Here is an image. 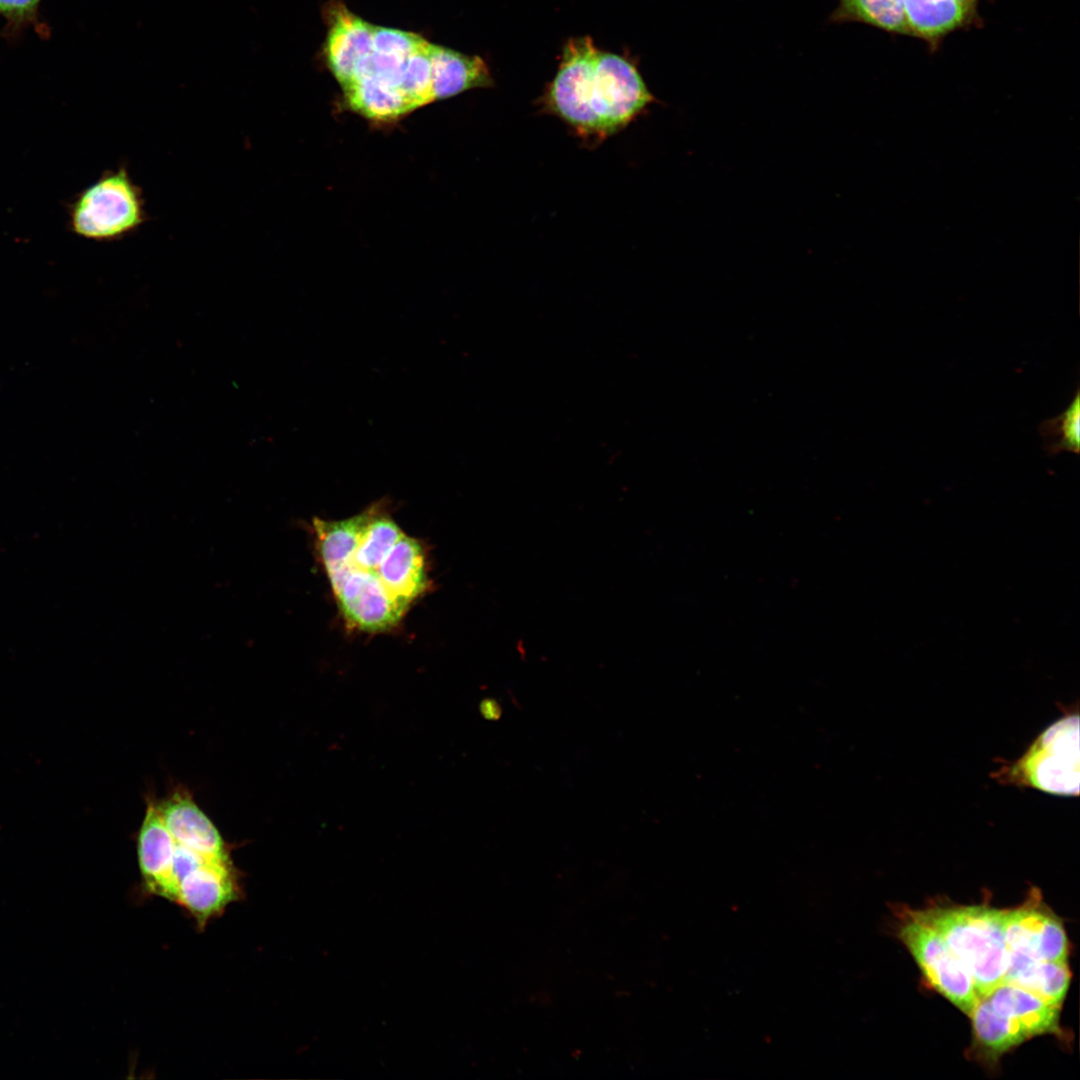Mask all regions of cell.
I'll list each match as a JSON object with an SVG mask.
<instances>
[{
	"label": "cell",
	"mask_w": 1080,
	"mask_h": 1080,
	"mask_svg": "<svg viewBox=\"0 0 1080 1080\" xmlns=\"http://www.w3.org/2000/svg\"><path fill=\"white\" fill-rule=\"evenodd\" d=\"M1039 433L1048 455L1060 452L1079 453L1080 448V394H1076L1067 408L1059 415L1043 421Z\"/></svg>",
	"instance_id": "obj_19"
},
{
	"label": "cell",
	"mask_w": 1080,
	"mask_h": 1080,
	"mask_svg": "<svg viewBox=\"0 0 1080 1080\" xmlns=\"http://www.w3.org/2000/svg\"><path fill=\"white\" fill-rule=\"evenodd\" d=\"M175 843L163 823L155 800L149 799L137 838L139 867L146 888L172 901L175 900L172 880Z\"/></svg>",
	"instance_id": "obj_11"
},
{
	"label": "cell",
	"mask_w": 1080,
	"mask_h": 1080,
	"mask_svg": "<svg viewBox=\"0 0 1080 1080\" xmlns=\"http://www.w3.org/2000/svg\"><path fill=\"white\" fill-rule=\"evenodd\" d=\"M42 0H0V15L6 20L4 33L15 36L23 29L34 26L42 36L47 34L46 26L39 20V7Z\"/></svg>",
	"instance_id": "obj_21"
},
{
	"label": "cell",
	"mask_w": 1080,
	"mask_h": 1080,
	"mask_svg": "<svg viewBox=\"0 0 1080 1080\" xmlns=\"http://www.w3.org/2000/svg\"><path fill=\"white\" fill-rule=\"evenodd\" d=\"M1003 983H1009L1061 1007L1067 994L1071 972L1067 962L1039 961L1008 951Z\"/></svg>",
	"instance_id": "obj_14"
},
{
	"label": "cell",
	"mask_w": 1080,
	"mask_h": 1080,
	"mask_svg": "<svg viewBox=\"0 0 1080 1080\" xmlns=\"http://www.w3.org/2000/svg\"><path fill=\"white\" fill-rule=\"evenodd\" d=\"M430 61L433 101L494 84L487 63L479 56L431 43Z\"/></svg>",
	"instance_id": "obj_13"
},
{
	"label": "cell",
	"mask_w": 1080,
	"mask_h": 1080,
	"mask_svg": "<svg viewBox=\"0 0 1080 1080\" xmlns=\"http://www.w3.org/2000/svg\"><path fill=\"white\" fill-rule=\"evenodd\" d=\"M985 998L996 1012L1017 1020L1032 1037L1062 1034L1059 1023L1061 1007L1048 1004L1025 989L1001 983Z\"/></svg>",
	"instance_id": "obj_15"
},
{
	"label": "cell",
	"mask_w": 1080,
	"mask_h": 1080,
	"mask_svg": "<svg viewBox=\"0 0 1080 1080\" xmlns=\"http://www.w3.org/2000/svg\"><path fill=\"white\" fill-rule=\"evenodd\" d=\"M832 23L857 22L888 33L907 35L904 0H838Z\"/></svg>",
	"instance_id": "obj_18"
},
{
	"label": "cell",
	"mask_w": 1080,
	"mask_h": 1080,
	"mask_svg": "<svg viewBox=\"0 0 1080 1080\" xmlns=\"http://www.w3.org/2000/svg\"><path fill=\"white\" fill-rule=\"evenodd\" d=\"M342 90L346 106L375 123H392L414 111L397 87L372 76L358 78Z\"/></svg>",
	"instance_id": "obj_17"
},
{
	"label": "cell",
	"mask_w": 1080,
	"mask_h": 1080,
	"mask_svg": "<svg viewBox=\"0 0 1080 1080\" xmlns=\"http://www.w3.org/2000/svg\"><path fill=\"white\" fill-rule=\"evenodd\" d=\"M141 188L125 166L104 172L80 191L68 208L71 232L96 242L122 240L146 221Z\"/></svg>",
	"instance_id": "obj_4"
},
{
	"label": "cell",
	"mask_w": 1080,
	"mask_h": 1080,
	"mask_svg": "<svg viewBox=\"0 0 1080 1080\" xmlns=\"http://www.w3.org/2000/svg\"><path fill=\"white\" fill-rule=\"evenodd\" d=\"M979 0H904L907 35L932 48L948 34L976 23Z\"/></svg>",
	"instance_id": "obj_12"
},
{
	"label": "cell",
	"mask_w": 1080,
	"mask_h": 1080,
	"mask_svg": "<svg viewBox=\"0 0 1080 1080\" xmlns=\"http://www.w3.org/2000/svg\"><path fill=\"white\" fill-rule=\"evenodd\" d=\"M1029 783L1053 794L1079 791V719L1070 716L1054 723L1038 738L1022 760Z\"/></svg>",
	"instance_id": "obj_6"
},
{
	"label": "cell",
	"mask_w": 1080,
	"mask_h": 1080,
	"mask_svg": "<svg viewBox=\"0 0 1080 1080\" xmlns=\"http://www.w3.org/2000/svg\"><path fill=\"white\" fill-rule=\"evenodd\" d=\"M481 715L487 720H498L502 715L500 704L493 698H486L479 704Z\"/></svg>",
	"instance_id": "obj_22"
},
{
	"label": "cell",
	"mask_w": 1080,
	"mask_h": 1080,
	"mask_svg": "<svg viewBox=\"0 0 1080 1080\" xmlns=\"http://www.w3.org/2000/svg\"><path fill=\"white\" fill-rule=\"evenodd\" d=\"M969 1017L972 1020V1050L989 1063L997 1062L1004 1053L1033 1038L1017 1020L996 1012L985 997L979 999Z\"/></svg>",
	"instance_id": "obj_16"
},
{
	"label": "cell",
	"mask_w": 1080,
	"mask_h": 1080,
	"mask_svg": "<svg viewBox=\"0 0 1080 1080\" xmlns=\"http://www.w3.org/2000/svg\"><path fill=\"white\" fill-rule=\"evenodd\" d=\"M322 15L327 26L324 58L330 72L344 87L353 80L359 63L372 52L373 25L338 0L328 1Z\"/></svg>",
	"instance_id": "obj_8"
},
{
	"label": "cell",
	"mask_w": 1080,
	"mask_h": 1080,
	"mask_svg": "<svg viewBox=\"0 0 1080 1080\" xmlns=\"http://www.w3.org/2000/svg\"><path fill=\"white\" fill-rule=\"evenodd\" d=\"M239 895V885L231 862L205 861L180 882L175 902L204 925Z\"/></svg>",
	"instance_id": "obj_10"
},
{
	"label": "cell",
	"mask_w": 1080,
	"mask_h": 1080,
	"mask_svg": "<svg viewBox=\"0 0 1080 1080\" xmlns=\"http://www.w3.org/2000/svg\"><path fill=\"white\" fill-rule=\"evenodd\" d=\"M155 803L164 825L177 842L210 860L231 862L220 833L188 791L176 789Z\"/></svg>",
	"instance_id": "obj_9"
},
{
	"label": "cell",
	"mask_w": 1080,
	"mask_h": 1080,
	"mask_svg": "<svg viewBox=\"0 0 1080 1080\" xmlns=\"http://www.w3.org/2000/svg\"><path fill=\"white\" fill-rule=\"evenodd\" d=\"M316 549L351 629L389 631L429 585L423 544L383 504L341 520H313Z\"/></svg>",
	"instance_id": "obj_1"
},
{
	"label": "cell",
	"mask_w": 1080,
	"mask_h": 1080,
	"mask_svg": "<svg viewBox=\"0 0 1080 1080\" xmlns=\"http://www.w3.org/2000/svg\"><path fill=\"white\" fill-rule=\"evenodd\" d=\"M654 102L632 61L582 36L563 46L558 70L538 105L593 146L626 128Z\"/></svg>",
	"instance_id": "obj_2"
},
{
	"label": "cell",
	"mask_w": 1080,
	"mask_h": 1080,
	"mask_svg": "<svg viewBox=\"0 0 1080 1080\" xmlns=\"http://www.w3.org/2000/svg\"><path fill=\"white\" fill-rule=\"evenodd\" d=\"M430 48L424 39L408 57L400 78L398 88L414 110L433 102Z\"/></svg>",
	"instance_id": "obj_20"
},
{
	"label": "cell",
	"mask_w": 1080,
	"mask_h": 1080,
	"mask_svg": "<svg viewBox=\"0 0 1080 1080\" xmlns=\"http://www.w3.org/2000/svg\"><path fill=\"white\" fill-rule=\"evenodd\" d=\"M1003 928L1008 951L1033 960L1067 962L1069 943L1063 922L1037 890L1020 906L1005 909Z\"/></svg>",
	"instance_id": "obj_7"
},
{
	"label": "cell",
	"mask_w": 1080,
	"mask_h": 1080,
	"mask_svg": "<svg viewBox=\"0 0 1080 1080\" xmlns=\"http://www.w3.org/2000/svg\"><path fill=\"white\" fill-rule=\"evenodd\" d=\"M917 912L956 955L973 980L979 999L1003 983L1008 956L1005 909L988 904L936 905Z\"/></svg>",
	"instance_id": "obj_3"
},
{
	"label": "cell",
	"mask_w": 1080,
	"mask_h": 1080,
	"mask_svg": "<svg viewBox=\"0 0 1080 1080\" xmlns=\"http://www.w3.org/2000/svg\"><path fill=\"white\" fill-rule=\"evenodd\" d=\"M898 938L908 949L929 985L967 1016L979 1001L973 980L942 936L917 910L901 906Z\"/></svg>",
	"instance_id": "obj_5"
}]
</instances>
